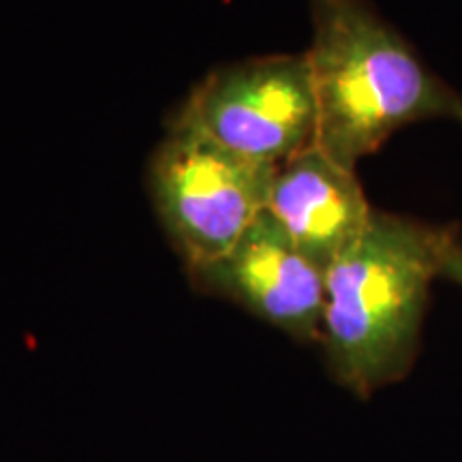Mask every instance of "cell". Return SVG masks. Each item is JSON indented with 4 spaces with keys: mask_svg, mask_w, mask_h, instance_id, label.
Here are the masks:
<instances>
[{
    "mask_svg": "<svg viewBox=\"0 0 462 462\" xmlns=\"http://www.w3.org/2000/svg\"><path fill=\"white\" fill-rule=\"evenodd\" d=\"M304 51L317 101V142L340 165L377 150L420 120L462 125V95L430 71L413 45L366 0H310Z\"/></svg>",
    "mask_w": 462,
    "mask_h": 462,
    "instance_id": "7a4b0ae2",
    "label": "cell"
},
{
    "mask_svg": "<svg viewBox=\"0 0 462 462\" xmlns=\"http://www.w3.org/2000/svg\"><path fill=\"white\" fill-rule=\"evenodd\" d=\"M441 279H448L462 287V240L460 236L449 242L441 262Z\"/></svg>",
    "mask_w": 462,
    "mask_h": 462,
    "instance_id": "52a82bcc",
    "label": "cell"
},
{
    "mask_svg": "<svg viewBox=\"0 0 462 462\" xmlns=\"http://www.w3.org/2000/svg\"><path fill=\"white\" fill-rule=\"evenodd\" d=\"M187 274L201 291L231 300L298 343H321L326 270L300 251L268 208L227 253Z\"/></svg>",
    "mask_w": 462,
    "mask_h": 462,
    "instance_id": "5b68a950",
    "label": "cell"
},
{
    "mask_svg": "<svg viewBox=\"0 0 462 462\" xmlns=\"http://www.w3.org/2000/svg\"><path fill=\"white\" fill-rule=\"evenodd\" d=\"M276 167L190 131H167L150 157L148 189L184 268L221 257L268 208Z\"/></svg>",
    "mask_w": 462,
    "mask_h": 462,
    "instance_id": "3957f363",
    "label": "cell"
},
{
    "mask_svg": "<svg viewBox=\"0 0 462 462\" xmlns=\"http://www.w3.org/2000/svg\"><path fill=\"white\" fill-rule=\"evenodd\" d=\"M268 210L300 251L328 273L366 231L374 208L356 170L310 146L276 167Z\"/></svg>",
    "mask_w": 462,
    "mask_h": 462,
    "instance_id": "8992f818",
    "label": "cell"
},
{
    "mask_svg": "<svg viewBox=\"0 0 462 462\" xmlns=\"http://www.w3.org/2000/svg\"><path fill=\"white\" fill-rule=\"evenodd\" d=\"M456 225L374 210L364 234L326 273L321 346L340 388L371 398L411 373L432 281Z\"/></svg>",
    "mask_w": 462,
    "mask_h": 462,
    "instance_id": "6da1fadb",
    "label": "cell"
},
{
    "mask_svg": "<svg viewBox=\"0 0 462 462\" xmlns=\"http://www.w3.org/2000/svg\"><path fill=\"white\" fill-rule=\"evenodd\" d=\"M170 129L198 133L259 163H285L317 142L309 60L273 54L218 67L189 92Z\"/></svg>",
    "mask_w": 462,
    "mask_h": 462,
    "instance_id": "277c9868",
    "label": "cell"
}]
</instances>
